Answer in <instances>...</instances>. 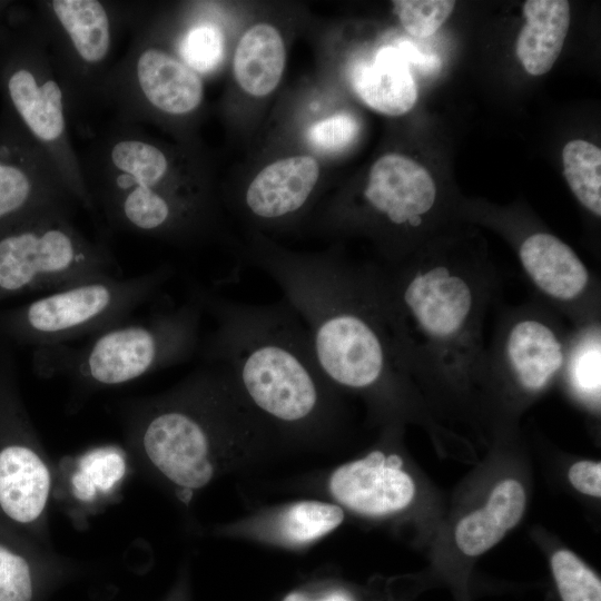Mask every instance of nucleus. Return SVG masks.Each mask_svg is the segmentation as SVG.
<instances>
[{
  "instance_id": "393cba45",
  "label": "nucleus",
  "mask_w": 601,
  "mask_h": 601,
  "mask_svg": "<svg viewBox=\"0 0 601 601\" xmlns=\"http://www.w3.org/2000/svg\"><path fill=\"white\" fill-rule=\"evenodd\" d=\"M126 473L124 456L114 449H98L79 462L71 483L76 497L89 502L99 492L110 491Z\"/></svg>"
},
{
  "instance_id": "6ab92c4d",
  "label": "nucleus",
  "mask_w": 601,
  "mask_h": 601,
  "mask_svg": "<svg viewBox=\"0 0 601 601\" xmlns=\"http://www.w3.org/2000/svg\"><path fill=\"white\" fill-rule=\"evenodd\" d=\"M523 16L525 23L515 52L530 75L540 76L552 68L561 53L570 26V4L565 0H528Z\"/></svg>"
},
{
  "instance_id": "b1692460",
  "label": "nucleus",
  "mask_w": 601,
  "mask_h": 601,
  "mask_svg": "<svg viewBox=\"0 0 601 601\" xmlns=\"http://www.w3.org/2000/svg\"><path fill=\"white\" fill-rule=\"evenodd\" d=\"M343 520L344 512L336 504L302 501L285 511L280 520V531L286 540L305 543L334 530Z\"/></svg>"
},
{
  "instance_id": "4be33fe9",
  "label": "nucleus",
  "mask_w": 601,
  "mask_h": 601,
  "mask_svg": "<svg viewBox=\"0 0 601 601\" xmlns=\"http://www.w3.org/2000/svg\"><path fill=\"white\" fill-rule=\"evenodd\" d=\"M563 174L579 203L601 216V149L582 139L569 141L562 150Z\"/></svg>"
},
{
  "instance_id": "5701e85b",
  "label": "nucleus",
  "mask_w": 601,
  "mask_h": 601,
  "mask_svg": "<svg viewBox=\"0 0 601 601\" xmlns=\"http://www.w3.org/2000/svg\"><path fill=\"white\" fill-rule=\"evenodd\" d=\"M33 568L22 536L0 526V601H32Z\"/></svg>"
},
{
  "instance_id": "c85d7f7f",
  "label": "nucleus",
  "mask_w": 601,
  "mask_h": 601,
  "mask_svg": "<svg viewBox=\"0 0 601 601\" xmlns=\"http://www.w3.org/2000/svg\"><path fill=\"white\" fill-rule=\"evenodd\" d=\"M404 29L415 38L432 36L451 16L455 1L398 0L393 1Z\"/></svg>"
},
{
  "instance_id": "72a5a7b5",
  "label": "nucleus",
  "mask_w": 601,
  "mask_h": 601,
  "mask_svg": "<svg viewBox=\"0 0 601 601\" xmlns=\"http://www.w3.org/2000/svg\"><path fill=\"white\" fill-rule=\"evenodd\" d=\"M304 601H307L306 598ZM318 601H352V600L347 595L337 592V593L329 594L328 597L323 598Z\"/></svg>"
},
{
  "instance_id": "bb28decb",
  "label": "nucleus",
  "mask_w": 601,
  "mask_h": 601,
  "mask_svg": "<svg viewBox=\"0 0 601 601\" xmlns=\"http://www.w3.org/2000/svg\"><path fill=\"white\" fill-rule=\"evenodd\" d=\"M551 565L563 601H601L600 579L572 552L556 551Z\"/></svg>"
},
{
  "instance_id": "0eeeda50",
  "label": "nucleus",
  "mask_w": 601,
  "mask_h": 601,
  "mask_svg": "<svg viewBox=\"0 0 601 601\" xmlns=\"http://www.w3.org/2000/svg\"><path fill=\"white\" fill-rule=\"evenodd\" d=\"M171 274L159 267L129 278L119 274L92 277L23 305L0 308V337L33 349L89 337L126 321Z\"/></svg>"
},
{
  "instance_id": "39448f33",
  "label": "nucleus",
  "mask_w": 601,
  "mask_h": 601,
  "mask_svg": "<svg viewBox=\"0 0 601 601\" xmlns=\"http://www.w3.org/2000/svg\"><path fill=\"white\" fill-rule=\"evenodd\" d=\"M205 364L173 393L144 405L134 422L150 462L185 489H200L211 480L214 436L244 420L236 407L240 392L230 374L221 365Z\"/></svg>"
},
{
  "instance_id": "ddd939ff",
  "label": "nucleus",
  "mask_w": 601,
  "mask_h": 601,
  "mask_svg": "<svg viewBox=\"0 0 601 601\" xmlns=\"http://www.w3.org/2000/svg\"><path fill=\"white\" fill-rule=\"evenodd\" d=\"M40 23L75 107L99 96L115 45L117 11L99 0H50L41 3Z\"/></svg>"
},
{
  "instance_id": "7ed1b4c3",
  "label": "nucleus",
  "mask_w": 601,
  "mask_h": 601,
  "mask_svg": "<svg viewBox=\"0 0 601 601\" xmlns=\"http://www.w3.org/2000/svg\"><path fill=\"white\" fill-rule=\"evenodd\" d=\"M193 290L214 321L204 361L226 368L246 402L263 415L289 426L313 421L322 411L323 386L333 383L287 300L253 304L200 287Z\"/></svg>"
},
{
  "instance_id": "f8f14e48",
  "label": "nucleus",
  "mask_w": 601,
  "mask_h": 601,
  "mask_svg": "<svg viewBox=\"0 0 601 601\" xmlns=\"http://www.w3.org/2000/svg\"><path fill=\"white\" fill-rule=\"evenodd\" d=\"M99 96L111 101L120 122L136 125L147 112L180 117L203 102L200 76L180 58L136 37L127 55L110 69Z\"/></svg>"
},
{
  "instance_id": "2eb2a0df",
  "label": "nucleus",
  "mask_w": 601,
  "mask_h": 601,
  "mask_svg": "<svg viewBox=\"0 0 601 601\" xmlns=\"http://www.w3.org/2000/svg\"><path fill=\"white\" fill-rule=\"evenodd\" d=\"M436 186L418 162L400 154L380 157L371 168L363 197L392 227L417 229L436 204Z\"/></svg>"
},
{
  "instance_id": "a211bd4d",
  "label": "nucleus",
  "mask_w": 601,
  "mask_h": 601,
  "mask_svg": "<svg viewBox=\"0 0 601 601\" xmlns=\"http://www.w3.org/2000/svg\"><path fill=\"white\" fill-rule=\"evenodd\" d=\"M351 82L363 102L383 115H404L417 99L411 68L393 46L382 47L371 60L355 63Z\"/></svg>"
},
{
  "instance_id": "9d476101",
  "label": "nucleus",
  "mask_w": 601,
  "mask_h": 601,
  "mask_svg": "<svg viewBox=\"0 0 601 601\" xmlns=\"http://www.w3.org/2000/svg\"><path fill=\"white\" fill-rule=\"evenodd\" d=\"M10 345L0 337V526L20 534L42 518L51 479L21 403Z\"/></svg>"
},
{
  "instance_id": "a878e982",
  "label": "nucleus",
  "mask_w": 601,
  "mask_h": 601,
  "mask_svg": "<svg viewBox=\"0 0 601 601\" xmlns=\"http://www.w3.org/2000/svg\"><path fill=\"white\" fill-rule=\"evenodd\" d=\"M225 38L211 22L190 27L178 42L180 59L198 75L216 70L224 59Z\"/></svg>"
},
{
  "instance_id": "7c9ffc66",
  "label": "nucleus",
  "mask_w": 601,
  "mask_h": 601,
  "mask_svg": "<svg viewBox=\"0 0 601 601\" xmlns=\"http://www.w3.org/2000/svg\"><path fill=\"white\" fill-rule=\"evenodd\" d=\"M486 506L495 514L505 531L514 528L525 509V493L515 480H504L492 491Z\"/></svg>"
},
{
  "instance_id": "2f4dec72",
  "label": "nucleus",
  "mask_w": 601,
  "mask_h": 601,
  "mask_svg": "<svg viewBox=\"0 0 601 601\" xmlns=\"http://www.w3.org/2000/svg\"><path fill=\"white\" fill-rule=\"evenodd\" d=\"M572 485L580 492L591 495H601V464L591 461L574 463L569 471Z\"/></svg>"
},
{
  "instance_id": "c756f323",
  "label": "nucleus",
  "mask_w": 601,
  "mask_h": 601,
  "mask_svg": "<svg viewBox=\"0 0 601 601\" xmlns=\"http://www.w3.org/2000/svg\"><path fill=\"white\" fill-rule=\"evenodd\" d=\"M359 131L361 125L354 115L338 112L312 125L307 140L318 152L335 154L353 145Z\"/></svg>"
},
{
  "instance_id": "f03ea898",
  "label": "nucleus",
  "mask_w": 601,
  "mask_h": 601,
  "mask_svg": "<svg viewBox=\"0 0 601 601\" xmlns=\"http://www.w3.org/2000/svg\"><path fill=\"white\" fill-rule=\"evenodd\" d=\"M253 263L279 286L307 331L321 370L334 385L368 392L410 382L378 266L275 252L255 253Z\"/></svg>"
},
{
  "instance_id": "cd10ccee",
  "label": "nucleus",
  "mask_w": 601,
  "mask_h": 601,
  "mask_svg": "<svg viewBox=\"0 0 601 601\" xmlns=\"http://www.w3.org/2000/svg\"><path fill=\"white\" fill-rule=\"evenodd\" d=\"M505 533L495 514L485 505L459 522L455 541L464 554L475 556L494 546Z\"/></svg>"
},
{
  "instance_id": "1a4fd4ad",
  "label": "nucleus",
  "mask_w": 601,
  "mask_h": 601,
  "mask_svg": "<svg viewBox=\"0 0 601 601\" xmlns=\"http://www.w3.org/2000/svg\"><path fill=\"white\" fill-rule=\"evenodd\" d=\"M2 86L22 129L55 162L79 205L92 211L69 131L73 99L40 21L4 65Z\"/></svg>"
},
{
  "instance_id": "dca6fc26",
  "label": "nucleus",
  "mask_w": 601,
  "mask_h": 601,
  "mask_svg": "<svg viewBox=\"0 0 601 601\" xmlns=\"http://www.w3.org/2000/svg\"><path fill=\"white\" fill-rule=\"evenodd\" d=\"M402 459L373 451L364 459L336 469L329 479L333 496L348 509L367 515H382L406 508L415 486L402 471Z\"/></svg>"
},
{
  "instance_id": "473e14b6",
  "label": "nucleus",
  "mask_w": 601,
  "mask_h": 601,
  "mask_svg": "<svg viewBox=\"0 0 601 601\" xmlns=\"http://www.w3.org/2000/svg\"><path fill=\"white\" fill-rule=\"evenodd\" d=\"M396 48L404 57L407 65L416 68L423 75H435L442 68V61L437 56L421 51L408 40L400 41Z\"/></svg>"
},
{
  "instance_id": "f3484780",
  "label": "nucleus",
  "mask_w": 601,
  "mask_h": 601,
  "mask_svg": "<svg viewBox=\"0 0 601 601\" xmlns=\"http://www.w3.org/2000/svg\"><path fill=\"white\" fill-rule=\"evenodd\" d=\"M318 177V162L311 156L279 159L256 175L246 189L245 204L260 219L289 217L306 205Z\"/></svg>"
},
{
  "instance_id": "20e7f679",
  "label": "nucleus",
  "mask_w": 601,
  "mask_h": 601,
  "mask_svg": "<svg viewBox=\"0 0 601 601\" xmlns=\"http://www.w3.org/2000/svg\"><path fill=\"white\" fill-rule=\"evenodd\" d=\"M79 159L92 211L100 209L110 226L167 236L194 218L195 205L169 189L168 152L136 125L118 121Z\"/></svg>"
},
{
  "instance_id": "412c9836",
  "label": "nucleus",
  "mask_w": 601,
  "mask_h": 601,
  "mask_svg": "<svg viewBox=\"0 0 601 601\" xmlns=\"http://www.w3.org/2000/svg\"><path fill=\"white\" fill-rule=\"evenodd\" d=\"M561 376H564L568 386L577 398L594 408L600 406V321L572 327Z\"/></svg>"
},
{
  "instance_id": "f257e3e1",
  "label": "nucleus",
  "mask_w": 601,
  "mask_h": 601,
  "mask_svg": "<svg viewBox=\"0 0 601 601\" xmlns=\"http://www.w3.org/2000/svg\"><path fill=\"white\" fill-rule=\"evenodd\" d=\"M384 300L411 377L446 387L487 381L490 317L499 272L483 258L411 255L378 266Z\"/></svg>"
},
{
  "instance_id": "423d86ee",
  "label": "nucleus",
  "mask_w": 601,
  "mask_h": 601,
  "mask_svg": "<svg viewBox=\"0 0 601 601\" xmlns=\"http://www.w3.org/2000/svg\"><path fill=\"white\" fill-rule=\"evenodd\" d=\"M203 313L191 289L184 304L138 322H120L83 344L36 348L32 364L40 375H67L93 387L129 383L189 359L198 346Z\"/></svg>"
},
{
  "instance_id": "4468645a",
  "label": "nucleus",
  "mask_w": 601,
  "mask_h": 601,
  "mask_svg": "<svg viewBox=\"0 0 601 601\" xmlns=\"http://www.w3.org/2000/svg\"><path fill=\"white\" fill-rule=\"evenodd\" d=\"M0 149V228L26 217L79 204L50 157L24 131Z\"/></svg>"
},
{
  "instance_id": "aec40b11",
  "label": "nucleus",
  "mask_w": 601,
  "mask_h": 601,
  "mask_svg": "<svg viewBox=\"0 0 601 601\" xmlns=\"http://www.w3.org/2000/svg\"><path fill=\"white\" fill-rule=\"evenodd\" d=\"M285 46L278 30L257 23L240 38L234 56V75L242 89L256 97L270 93L285 68Z\"/></svg>"
},
{
  "instance_id": "9b49d317",
  "label": "nucleus",
  "mask_w": 601,
  "mask_h": 601,
  "mask_svg": "<svg viewBox=\"0 0 601 601\" xmlns=\"http://www.w3.org/2000/svg\"><path fill=\"white\" fill-rule=\"evenodd\" d=\"M487 343V381L505 377L535 394L561 376L570 332L541 299L497 306Z\"/></svg>"
},
{
  "instance_id": "6e6552de",
  "label": "nucleus",
  "mask_w": 601,
  "mask_h": 601,
  "mask_svg": "<svg viewBox=\"0 0 601 601\" xmlns=\"http://www.w3.org/2000/svg\"><path fill=\"white\" fill-rule=\"evenodd\" d=\"M117 273L105 244L81 233L72 210L42 211L0 228V308L14 296Z\"/></svg>"
}]
</instances>
